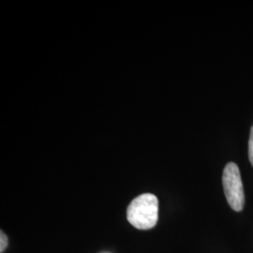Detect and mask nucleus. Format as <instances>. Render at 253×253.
Here are the masks:
<instances>
[{"label": "nucleus", "instance_id": "nucleus-1", "mask_svg": "<svg viewBox=\"0 0 253 253\" xmlns=\"http://www.w3.org/2000/svg\"><path fill=\"white\" fill-rule=\"evenodd\" d=\"M127 221L139 230H149L159 219V201L151 193H144L132 200L126 209Z\"/></svg>", "mask_w": 253, "mask_h": 253}, {"label": "nucleus", "instance_id": "nucleus-2", "mask_svg": "<svg viewBox=\"0 0 253 253\" xmlns=\"http://www.w3.org/2000/svg\"><path fill=\"white\" fill-rule=\"evenodd\" d=\"M222 184L230 208L236 212L242 211L245 206L244 189L239 168L235 163H229L225 166Z\"/></svg>", "mask_w": 253, "mask_h": 253}, {"label": "nucleus", "instance_id": "nucleus-3", "mask_svg": "<svg viewBox=\"0 0 253 253\" xmlns=\"http://www.w3.org/2000/svg\"><path fill=\"white\" fill-rule=\"evenodd\" d=\"M249 159L253 167V126L251 128V134L249 140Z\"/></svg>", "mask_w": 253, "mask_h": 253}, {"label": "nucleus", "instance_id": "nucleus-4", "mask_svg": "<svg viewBox=\"0 0 253 253\" xmlns=\"http://www.w3.org/2000/svg\"><path fill=\"white\" fill-rule=\"evenodd\" d=\"M8 247V237L2 231L0 233V253H3Z\"/></svg>", "mask_w": 253, "mask_h": 253}]
</instances>
